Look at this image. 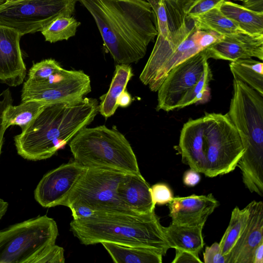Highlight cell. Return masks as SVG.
<instances>
[{
  "instance_id": "603a6c76",
  "label": "cell",
  "mask_w": 263,
  "mask_h": 263,
  "mask_svg": "<svg viewBox=\"0 0 263 263\" xmlns=\"http://www.w3.org/2000/svg\"><path fill=\"white\" fill-rule=\"evenodd\" d=\"M220 9L245 33L263 35V13L252 11L242 5L228 1L221 4Z\"/></svg>"
},
{
  "instance_id": "3957f363",
  "label": "cell",
  "mask_w": 263,
  "mask_h": 263,
  "mask_svg": "<svg viewBox=\"0 0 263 263\" xmlns=\"http://www.w3.org/2000/svg\"><path fill=\"white\" fill-rule=\"evenodd\" d=\"M99 105L96 99L87 97L77 102L47 104L14 137L18 154L32 161L50 158L93 121Z\"/></svg>"
},
{
  "instance_id": "ba28073f",
  "label": "cell",
  "mask_w": 263,
  "mask_h": 263,
  "mask_svg": "<svg viewBox=\"0 0 263 263\" xmlns=\"http://www.w3.org/2000/svg\"><path fill=\"white\" fill-rule=\"evenodd\" d=\"M58 234L56 222L47 215L0 230V263H38Z\"/></svg>"
},
{
  "instance_id": "7a4b0ae2",
  "label": "cell",
  "mask_w": 263,
  "mask_h": 263,
  "mask_svg": "<svg viewBox=\"0 0 263 263\" xmlns=\"http://www.w3.org/2000/svg\"><path fill=\"white\" fill-rule=\"evenodd\" d=\"M182 163L208 177L233 171L244 148L227 114L206 113L183 126L177 147Z\"/></svg>"
},
{
  "instance_id": "f546056e",
  "label": "cell",
  "mask_w": 263,
  "mask_h": 263,
  "mask_svg": "<svg viewBox=\"0 0 263 263\" xmlns=\"http://www.w3.org/2000/svg\"><path fill=\"white\" fill-rule=\"evenodd\" d=\"M154 204L163 205L170 203L174 197L170 187L164 183H158L150 187Z\"/></svg>"
},
{
  "instance_id": "f35d334b",
  "label": "cell",
  "mask_w": 263,
  "mask_h": 263,
  "mask_svg": "<svg viewBox=\"0 0 263 263\" xmlns=\"http://www.w3.org/2000/svg\"><path fill=\"white\" fill-rule=\"evenodd\" d=\"M132 100L130 95L125 90L118 97L117 104L118 106L126 107L130 104Z\"/></svg>"
},
{
  "instance_id": "cb8c5ba5",
  "label": "cell",
  "mask_w": 263,
  "mask_h": 263,
  "mask_svg": "<svg viewBox=\"0 0 263 263\" xmlns=\"http://www.w3.org/2000/svg\"><path fill=\"white\" fill-rule=\"evenodd\" d=\"M220 6H215L203 13L191 18L195 26L198 29L212 31L222 35L244 32L234 22L221 12Z\"/></svg>"
},
{
  "instance_id": "1f68e13d",
  "label": "cell",
  "mask_w": 263,
  "mask_h": 263,
  "mask_svg": "<svg viewBox=\"0 0 263 263\" xmlns=\"http://www.w3.org/2000/svg\"><path fill=\"white\" fill-rule=\"evenodd\" d=\"M64 250L62 247L54 244L40 258L38 263H64Z\"/></svg>"
},
{
  "instance_id": "44dd1931",
  "label": "cell",
  "mask_w": 263,
  "mask_h": 263,
  "mask_svg": "<svg viewBox=\"0 0 263 263\" xmlns=\"http://www.w3.org/2000/svg\"><path fill=\"white\" fill-rule=\"evenodd\" d=\"M116 263H161L162 255L149 248L122 245L109 242L101 243Z\"/></svg>"
},
{
  "instance_id": "4fadbf2b",
  "label": "cell",
  "mask_w": 263,
  "mask_h": 263,
  "mask_svg": "<svg viewBox=\"0 0 263 263\" xmlns=\"http://www.w3.org/2000/svg\"><path fill=\"white\" fill-rule=\"evenodd\" d=\"M85 169L73 161L50 171L37 185L35 200L44 208L63 205Z\"/></svg>"
},
{
  "instance_id": "6da1fadb",
  "label": "cell",
  "mask_w": 263,
  "mask_h": 263,
  "mask_svg": "<svg viewBox=\"0 0 263 263\" xmlns=\"http://www.w3.org/2000/svg\"><path fill=\"white\" fill-rule=\"evenodd\" d=\"M90 13L103 45L118 64L137 63L158 35L156 15L146 0H77Z\"/></svg>"
},
{
  "instance_id": "7402d4cb",
  "label": "cell",
  "mask_w": 263,
  "mask_h": 263,
  "mask_svg": "<svg viewBox=\"0 0 263 263\" xmlns=\"http://www.w3.org/2000/svg\"><path fill=\"white\" fill-rule=\"evenodd\" d=\"M133 76L132 68L128 64H117L110 87L106 93L100 97L99 112L105 118L112 116L118 106V97L126 89L128 82Z\"/></svg>"
},
{
  "instance_id": "ee69618b",
  "label": "cell",
  "mask_w": 263,
  "mask_h": 263,
  "mask_svg": "<svg viewBox=\"0 0 263 263\" xmlns=\"http://www.w3.org/2000/svg\"></svg>"
},
{
  "instance_id": "74e56055",
  "label": "cell",
  "mask_w": 263,
  "mask_h": 263,
  "mask_svg": "<svg viewBox=\"0 0 263 263\" xmlns=\"http://www.w3.org/2000/svg\"><path fill=\"white\" fill-rule=\"evenodd\" d=\"M243 6L252 11L263 13V0H243Z\"/></svg>"
},
{
  "instance_id": "4316f807",
  "label": "cell",
  "mask_w": 263,
  "mask_h": 263,
  "mask_svg": "<svg viewBox=\"0 0 263 263\" xmlns=\"http://www.w3.org/2000/svg\"><path fill=\"white\" fill-rule=\"evenodd\" d=\"M249 213L248 205L242 209L236 206L233 210L228 227L219 242L224 256L230 252L241 236L247 223Z\"/></svg>"
},
{
  "instance_id": "484cf974",
  "label": "cell",
  "mask_w": 263,
  "mask_h": 263,
  "mask_svg": "<svg viewBox=\"0 0 263 263\" xmlns=\"http://www.w3.org/2000/svg\"><path fill=\"white\" fill-rule=\"evenodd\" d=\"M47 104L38 101L30 100L22 102L16 106L9 105L3 115L4 128L7 129L10 126L17 125L21 128L22 131L24 130Z\"/></svg>"
},
{
  "instance_id": "e0dca14e",
  "label": "cell",
  "mask_w": 263,
  "mask_h": 263,
  "mask_svg": "<svg viewBox=\"0 0 263 263\" xmlns=\"http://www.w3.org/2000/svg\"><path fill=\"white\" fill-rule=\"evenodd\" d=\"M249 216L241 236L226 256V263H253L255 251L263 242V202L253 200L248 205Z\"/></svg>"
},
{
  "instance_id": "d4e9b609",
  "label": "cell",
  "mask_w": 263,
  "mask_h": 263,
  "mask_svg": "<svg viewBox=\"0 0 263 263\" xmlns=\"http://www.w3.org/2000/svg\"><path fill=\"white\" fill-rule=\"evenodd\" d=\"M230 70L233 77L242 81L263 96V63L252 58L231 62Z\"/></svg>"
},
{
  "instance_id": "7bdbcfd3",
  "label": "cell",
  "mask_w": 263,
  "mask_h": 263,
  "mask_svg": "<svg viewBox=\"0 0 263 263\" xmlns=\"http://www.w3.org/2000/svg\"><path fill=\"white\" fill-rule=\"evenodd\" d=\"M236 1H243V0H236Z\"/></svg>"
},
{
  "instance_id": "4dcf8cb0",
  "label": "cell",
  "mask_w": 263,
  "mask_h": 263,
  "mask_svg": "<svg viewBox=\"0 0 263 263\" xmlns=\"http://www.w3.org/2000/svg\"><path fill=\"white\" fill-rule=\"evenodd\" d=\"M227 0H195L189 7L187 12V17L192 18L217 6H220Z\"/></svg>"
},
{
  "instance_id": "836d02e7",
  "label": "cell",
  "mask_w": 263,
  "mask_h": 263,
  "mask_svg": "<svg viewBox=\"0 0 263 263\" xmlns=\"http://www.w3.org/2000/svg\"><path fill=\"white\" fill-rule=\"evenodd\" d=\"M175 256L172 263H202L199 256L191 252L175 249Z\"/></svg>"
},
{
  "instance_id": "7c38bea8",
  "label": "cell",
  "mask_w": 263,
  "mask_h": 263,
  "mask_svg": "<svg viewBox=\"0 0 263 263\" xmlns=\"http://www.w3.org/2000/svg\"><path fill=\"white\" fill-rule=\"evenodd\" d=\"M91 88L90 78L84 72L62 68L42 80L27 79L22 88L21 101L46 104L77 102L89 93Z\"/></svg>"
},
{
  "instance_id": "60d3db41",
  "label": "cell",
  "mask_w": 263,
  "mask_h": 263,
  "mask_svg": "<svg viewBox=\"0 0 263 263\" xmlns=\"http://www.w3.org/2000/svg\"><path fill=\"white\" fill-rule=\"evenodd\" d=\"M8 208V202L0 198V220L6 213Z\"/></svg>"
},
{
  "instance_id": "f1b7e54d",
  "label": "cell",
  "mask_w": 263,
  "mask_h": 263,
  "mask_svg": "<svg viewBox=\"0 0 263 263\" xmlns=\"http://www.w3.org/2000/svg\"><path fill=\"white\" fill-rule=\"evenodd\" d=\"M62 68L60 63L55 60L45 59L32 65L29 70L27 79L30 81L42 80Z\"/></svg>"
},
{
  "instance_id": "d590c367",
  "label": "cell",
  "mask_w": 263,
  "mask_h": 263,
  "mask_svg": "<svg viewBox=\"0 0 263 263\" xmlns=\"http://www.w3.org/2000/svg\"><path fill=\"white\" fill-rule=\"evenodd\" d=\"M200 179L199 173L191 168L185 171L183 176L184 184L189 187H193L198 184Z\"/></svg>"
},
{
  "instance_id": "52a82bcc",
  "label": "cell",
  "mask_w": 263,
  "mask_h": 263,
  "mask_svg": "<svg viewBox=\"0 0 263 263\" xmlns=\"http://www.w3.org/2000/svg\"><path fill=\"white\" fill-rule=\"evenodd\" d=\"M206 49L174 67L157 91L156 110L170 111L209 100L212 74Z\"/></svg>"
},
{
  "instance_id": "2e32d148",
  "label": "cell",
  "mask_w": 263,
  "mask_h": 263,
  "mask_svg": "<svg viewBox=\"0 0 263 263\" xmlns=\"http://www.w3.org/2000/svg\"><path fill=\"white\" fill-rule=\"evenodd\" d=\"M219 205L211 193L206 195L193 194L176 197L168 203L169 216L172 223L196 226L204 225L209 216Z\"/></svg>"
},
{
  "instance_id": "277c9868",
  "label": "cell",
  "mask_w": 263,
  "mask_h": 263,
  "mask_svg": "<svg viewBox=\"0 0 263 263\" xmlns=\"http://www.w3.org/2000/svg\"><path fill=\"white\" fill-rule=\"evenodd\" d=\"M70 228L85 245L109 242L149 248L162 255L170 248L155 211L142 214L95 212L88 217L73 219Z\"/></svg>"
},
{
  "instance_id": "e575fe53",
  "label": "cell",
  "mask_w": 263,
  "mask_h": 263,
  "mask_svg": "<svg viewBox=\"0 0 263 263\" xmlns=\"http://www.w3.org/2000/svg\"><path fill=\"white\" fill-rule=\"evenodd\" d=\"M71 211L73 219L86 218L92 216L95 211L82 205H77L69 208Z\"/></svg>"
},
{
  "instance_id": "30bf717a",
  "label": "cell",
  "mask_w": 263,
  "mask_h": 263,
  "mask_svg": "<svg viewBox=\"0 0 263 263\" xmlns=\"http://www.w3.org/2000/svg\"><path fill=\"white\" fill-rule=\"evenodd\" d=\"M125 174L113 169L86 168L63 205L70 208L82 205L95 212L135 214L124 207L118 195Z\"/></svg>"
},
{
  "instance_id": "d6986e66",
  "label": "cell",
  "mask_w": 263,
  "mask_h": 263,
  "mask_svg": "<svg viewBox=\"0 0 263 263\" xmlns=\"http://www.w3.org/2000/svg\"><path fill=\"white\" fill-rule=\"evenodd\" d=\"M156 15L158 34L167 37L185 23L187 10L195 0H146Z\"/></svg>"
},
{
  "instance_id": "d6a6232c",
  "label": "cell",
  "mask_w": 263,
  "mask_h": 263,
  "mask_svg": "<svg viewBox=\"0 0 263 263\" xmlns=\"http://www.w3.org/2000/svg\"><path fill=\"white\" fill-rule=\"evenodd\" d=\"M203 255L204 263H226L225 257L218 242H214L211 246L206 247Z\"/></svg>"
},
{
  "instance_id": "ffe728a7",
  "label": "cell",
  "mask_w": 263,
  "mask_h": 263,
  "mask_svg": "<svg viewBox=\"0 0 263 263\" xmlns=\"http://www.w3.org/2000/svg\"><path fill=\"white\" fill-rule=\"evenodd\" d=\"M204 225L196 226L171 223L164 227L170 248L186 251L198 255L204 246L202 230Z\"/></svg>"
},
{
  "instance_id": "ab89813d",
  "label": "cell",
  "mask_w": 263,
  "mask_h": 263,
  "mask_svg": "<svg viewBox=\"0 0 263 263\" xmlns=\"http://www.w3.org/2000/svg\"><path fill=\"white\" fill-rule=\"evenodd\" d=\"M253 263H263V242L257 246L255 251Z\"/></svg>"
},
{
  "instance_id": "5bb4252c",
  "label": "cell",
  "mask_w": 263,
  "mask_h": 263,
  "mask_svg": "<svg viewBox=\"0 0 263 263\" xmlns=\"http://www.w3.org/2000/svg\"><path fill=\"white\" fill-rule=\"evenodd\" d=\"M21 37L16 30L0 25V82L9 86L21 84L26 74L20 47Z\"/></svg>"
},
{
  "instance_id": "8992f818",
  "label": "cell",
  "mask_w": 263,
  "mask_h": 263,
  "mask_svg": "<svg viewBox=\"0 0 263 263\" xmlns=\"http://www.w3.org/2000/svg\"><path fill=\"white\" fill-rule=\"evenodd\" d=\"M74 161L87 167L140 174L136 156L124 135L105 125L85 127L69 141Z\"/></svg>"
},
{
  "instance_id": "5b68a950",
  "label": "cell",
  "mask_w": 263,
  "mask_h": 263,
  "mask_svg": "<svg viewBox=\"0 0 263 263\" xmlns=\"http://www.w3.org/2000/svg\"><path fill=\"white\" fill-rule=\"evenodd\" d=\"M227 113L241 141L244 152L237 167L251 193L263 196V96L234 78Z\"/></svg>"
},
{
  "instance_id": "9a60e30c",
  "label": "cell",
  "mask_w": 263,
  "mask_h": 263,
  "mask_svg": "<svg viewBox=\"0 0 263 263\" xmlns=\"http://www.w3.org/2000/svg\"><path fill=\"white\" fill-rule=\"evenodd\" d=\"M209 58L234 61L253 57L263 60V35L245 32L223 35L218 42L206 48Z\"/></svg>"
},
{
  "instance_id": "b9f144b4",
  "label": "cell",
  "mask_w": 263,
  "mask_h": 263,
  "mask_svg": "<svg viewBox=\"0 0 263 263\" xmlns=\"http://www.w3.org/2000/svg\"><path fill=\"white\" fill-rule=\"evenodd\" d=\"M5 0H0V4L4 3Z\"/></svg>"
},
{
  "instance_id": "83f0119b",
  "label": "cell",
  "mask_w": 263,
  "mask_h": 263,
  "mask_svg": "<svg viewBox=\"0 0 263 263\" xmlns=\"http://www.w3.org/2000/svg\"><path fill=\"white\" fill-rule=\"evenodd\" d=\"M81 23L72 16L58 17L41 31L46 41L51 43L67 41L74 36Z\"/></svg>"
},
{
  "instance_id": "ac0fdd59",
  "label": "cell",
  "mask_w": 263,
  "mask_h": 263,
  "mask_svg": "<svg viewBox=\"0 0 263 263\" xmlns=\"http://www.w3.org/2000/svg\"><path fill=\"white\" fill-rule=\"evenodd\" d=\"M149 184L141 174L125 173L118 189L119 198L128 211L138 214L155 211Z\"/></svg>"
},
{
  "instance_id": "9c48e42d",
  "label": "cell",
  "mask_w": 263,
  "mask_h": 263,
  "mask_svg": "<svg viewBox=\"0 0 263 263\" xmlns=\"http://www.w3.org/2000/svg\"><path fill=\"white\" fill-rule=\"evenodd\" d=\"M201 30L187 17L184 25L167 37L157 35L151 54L139 79L150 90L157 91L175 66L205 49L200 41Z\"/></svg>"
},
{
  "instance_id": "8fae6325",
  "label": "cell",
  "mask_w": 263,
  "mask_h": 263,
  "mask_svg": "<svg viewBox=\"0 0 263 263\" xmlns=\"http://www.w3.org/2000/svg\"><path fill=\"white\" fill-rule=\"evenodd\" d=\"M77 0H5L0 4V25L23 36L42 31L54 20L72 16Z\"/></svg>"
},
{
  "instance_id": "8d00e7d4",
  "label": "cell",
  "mask_w": 263,
  "mask_h": 263,
  "mask_svg": "<svg viewBox=\"0 0 263 263\" xmlns=\"http://www.w3.org/2000/svg\"><path fill=\"white\" fill-rule=\"evenodd\" d=\"M8 106V104L5 101L0 99V155L4 142V134L6 130L3 124V115Z\"/></svg>"
}]
</instances>
